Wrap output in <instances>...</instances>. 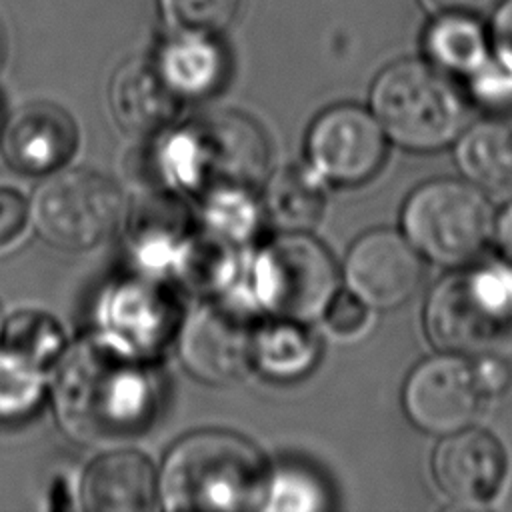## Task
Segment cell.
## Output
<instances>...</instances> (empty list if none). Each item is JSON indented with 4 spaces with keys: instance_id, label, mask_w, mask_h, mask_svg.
<instances>
[{
    "instance_id": "d6986e66",
    "label": "cell",
    "mask_w": 512,
    "mask_h": 512,
    "mask_svg": "<svg viewBox=\"0 0 512 512\" xmlns=\"http://www.w3.org/2000/svg\"><path fill=\"white\" fill-rule=\"evenodd\" d=\"M156 66L176 96L200 98L214 92L226 76L224 50L212 34L180 32L158 54Z\"/></svg>"
},
{
    "instance_id": "603a6c76",
    "label": "cell",
    "mask_w": 512,
    "mask_h": 512,
    "mask_svg": "<svg viewBox=\"0 0 512 512\" xmlns=\"http://www.w3.org/2000/svg\"><path fill=\"white\" fill-rule=\"evenodd\" d=\"M318 356V342L302 322L284 320L254 330L252 362L272 378H298L306 374Z\"/></svg>"
},
{
    "instance_id": "e575fe53",
    "label": "cell",
    "mask_w": 512,
    "mask_h": 512,
    "mask_svg": "<svg viewBox=\"0 0 512 512\" xmlns=\"http://www.w3.org/2000/svg\"><path fill=\"white\" fill-rule=\"evenodd\" d=\"M428 12L444 14V12H458V14H480L486 10H494L500 0H418Z\"/></svg>"
},
{
    "instance_id": "8fae6325",
    "label": "cell",
    "mask_w": 512,
    "mask_h": 512,
    "mask_svg": "<svg viewBox=\"0 0 512 512\" xmlns=\"http://www.w3.org/2000/svg\"><path fill=\"white\" fill-rule=\"evenodd\" d=\"M424 266L418 250L392 230L364 234L346 258L350 290L374 308H396L416 294Z\"/></svg>"
},
{
    "instance_id": "ac0fdd59",
    "label": "cell",
    "mask_w": 512,
    "mask_h": 512,
    "mask_svg": "<svg viewBox=\"0 0 512 512\" xmlns=\"http://www.w3.org/2000/svg\"><path fill=\"white\" fill-rule=\"evenodd\" d=\"M190 232L186 206L168 192H146L132 204L128 238L136 258L148 268L170 266Z\"/></svg>"
},
{
    "instance_id": "8d00e7d4",
    "label": "cell",
    "mask_w": 512,
    "mask_h": 512,
    "mask_svg": "<svg viewBox=\"0 0 512 512\" xmlns=\"http://www.w3.org/2000/svg\"><path fill=\"white\" fill-rule=\"evenodd\" d=\"M0 58H2V38H0Z\"/></svg>"
},
{
    "instance_id": "d4e9b609",
    "label": "cell",
    "mask_w": 512,
    "mask_h": 512,
    "mask_svg": "<svg viewBox=\"0 0 512 512\" xmlns=\"http://www.w3.org/2000/svg\"><path fill=\"white\" fill-rule=\"evenodd\" d=\"M44 394V368L0 346V422L30 416Z\"/></svg>"
},
{
    "instance_id": "52a82bcc",
    "label": "cell",
    "mask_w": 512,
    "mask_h": 512,
    "mask_svg": "<svg viewBox=\"0 0 512 512\" xmlns=\"http://www.w3.org/2000/svg\"><path fill=\"white\" fill-rule=\"evenodd\" d=\"M252 288L270 314L306 322L324 312L338 290V276L320 242L304 232H286L256 256Z\"/></svg>"
},
{
    "instance_id": "f546056e",
    "label": "cell",
    "mask_w": 512,
    "mask_h": 512,
    "mask_svg": "<svg viewBox=\"0 0 512 512\" xmlns=\"http://www.w3.org/2000/svg\"><path fill=\"white\" fill-rule=\"evenodd\" d=\"M474 98L490 110H512V68L490 58L470 74Z\"/></svg>"
},
{
    "instance_id": "44dd1931",
    "label": "cell",
    "mask_w": 512,
    "mask_h": 512,
    "mask_svg": "<svg viewBox=\"0 0 512 512\" xmlns=\"http://www.w3.org/2000/svg\"><path fill=\"white\" fill-rule=\"evenodd\" d=\"M180 284L200 296L226 290L238 272L234 242L214 230L190 232L170 262Z\"/></svg>"
},
{
    "instance_id": "9c48e42d",
    "label": "cell",
    "mask_w": 512,
    "mask_h": 512,
    "mask_svg": "<svg viewBox=\"0 0 512 512\" xmlns=\"http://www.w3.org/2000/svg\"><path fill=\"white\" fill-rule=\"evenodd\" d=\"M474 364L460 354L434 356L418 364L404 386L408 418L430 434L468 428L484 404Z\"/></svg>"
},
{
    "instance_id": "4dcf8cb0",
    "label": "cell",
    "mask_w": 512,
    "mask_h": 512,
    "mask_svg": "<svg viewBox=\"0 0 512 512\" xmlns=\"http://www.w3.org/2000/svg\"><path fill=\"white\" fill-rule=\"evenodd\" d=\"M366 316V302L360 300L352 290H336V294L324 308L326 326L338 336H352L360 332L366 324Z\"/></svg>"
},
{
    "instance_id": "ba28073f",
    "label": "cell",
    "mask_w": 512,
    "mask_h": 512,
    "mask_svg": "<svg viewBox=\"0 0 512 512\" xmlns=\"http://www.w3.org/2000/svg\"><path fill=\"white\" fill-rule=\"evenodd\" d=\"M122 198L102 174L62 170L46 178L32 198L38 232L64 250H86L102 242L118 224Z\"/></svg>"
},
{
    "instance_id": "f1b7e54d",
    "label": "cell",
    "mask_w": 512,
    "mask_h": 512,
    "mask_svg": "<svg viewBox=\"0 0 512 512\" xmlns=\"http://www.w3.org/2000/svg\"><path fill=\"white\" fill-rule=\"evenodd\" d=\"M328 506L324 484L304 468H284L268 482L266 510H322Z\"/></svg>"
},
{
    "instance_id": "3957f363",
    "label": "cell",
    "mask_w": 512,
    "mask_h": 512,
    "mask_svg": "<svg viewBox=\"0 0 512 512\" xmlns=\"http://www.w3.org/2000/svg\"><path fill=\"white\" fill-rule=\"evenodd\" d=\"M266 164L264 134L238 112L194 118L174 130L160 150V166L168 178L202 198L252 192L264 180Z\"/></svg>"
},
{
    "instance_id": "4fadbf2b",
    "label": "cell",
    "mask_w": 512,
    "mask_h": 512,
    "mask_svg": "<svg viewBox=\"0 0 512 512\" xmlns=\"http://www.w3.org/2000/svg\"><path fill=\"white\" fill-rule=\"evenodd\" d=\"M508 458L496 436L484 430L448 434L432 456L438 488L456 504L478 506L490 502L502 488Z\"/></svg>"
},
{
    "instance_id": "8992f818",
    "label": "cell",
    "mask_w": 512,
    "mask_h": 512,
    "mask_svg": "<svg viewBox=\"0 0 512 512\" xmlns=\"http://www.w3.org/2000/svg\"><path fill=\"white\" fill-rule=\"evenodd\" d=\"M410 244L442 266H464L486 246L494 220L480 188L460 180H432L410 194L402 210Z\"/></svg>"
},
{
    "instance_id": "6da1fadb",
    "label": "cell",
    "mask_w": 512,
    "mask_h": 512,
    "mask_svg": "<svg viewBox=\"0 0 512 512\" xmlns=\"http://www.w3.org/2000/svg\"><path fill=\"white\" fill-rule=\"evenodd\" d=\"M62 428L78 442L116 444L150 428L160 384L150 356L102 332L60 358L52 384Z\"/></svg>"
},
{
    "instance_id": "5b68a950",
    "label": "cell",
    "mask_w": 512,
    "mask_h": 512,
    "mask_svg": "<svg viewBox=\"0 0 512 512\" xmlns=\"http://www.w3.org/2000/svg\"><path fill=\"white\" fill-rule=\"evenodd\" d=\"M424 328L452 354H476L512 330V268L488 266L444 278L428 296Z\"/></svg>"
},
{
    "instance_id": "2e32d148",
    "label": "cell",
    "mask_w": 512,
    "mask_h": 512,
    "mask_svg": "<svg viewBox=\"0 0 512 512\" xmlns=\"http://www.w3.org/2000/svg\"><path fill=\"white\" fill-rule=\"evenodd\" d=\"M116 122L130 134L148 136L164 128L178 110V96L156 62L130 60L116 70L108 90Z\"/></svg>"
},
{
    "instance_id": "7c38bea8",
    "label": "cell",
    "mask_w": 512,
    "mask_h": 512,
    "mask_svg": "<svg viewBox=\"0 0 512 512\" xmlns=\"http://www.w3.org/2000/svg\"><path fill=\"white\" fill-rule=\"evenodd\" d=\"M252 342L254 330L238 308L206 304L180 328V358L196 378L224 384L252 362Z\"/></svg>"
},
{
    "instance_id": "836d02e7",
    "label": "cell",
    "mask_w": 512,
    "mask_h": 512,
    "mask_svg": "<svg viewBox=\"0 0 512 512\" xmlns=\"http://www.w3.org/2000/svg\"><path fill=\"white\" fill-rule=\"evenodd\" d=\"M474 364V372L484 396H498L508 390L512 382V368L498 356H480Z\"/></svg>"
},
{
    "instance_id": "9a60e30c",
    "label": "cell",
    "mask_w": 512,
    "mask_h": 512,
    "mask_svg": "<svg viewBox=\"0 0 512 512\" xmlns=\"http://www.w3.org/2000/svg\"><path fill=\"white\" fill-rule=\"evenodd\" d=\"M76 148L72 118L56 104L34 102L18 108L2 132L6 162L24 174L60 168Z\"/></svg>"
},
{
    "instance_id": "277c9868",
    "label": "cell",
    "mask_w": 512,
    "mask_h": 512,
    "mask_svg": "<svg viewBox=\"0 0 512 512\" xmlns=\"http://www.w3.org/2000/svg\"><path fill=\"white\" fill-rule=\"evenodd\" d=\"M372 108L382 130L400 146L432 152L462 132L468 106L448 72L422 60L384 68L372 86Z\"/></svg>"
},
{
    "instance_id": "1f68e13d",
    "label": "cell",
    "mask_w": 512,
    "mask_h": 512,
    "mask_svg": "<svg viewBox=\"0 0 512 512\" xmlns=\"http://www.w3.org/2000/svg\"><path fill=\"white\" fill-rule=\"evenodd\" d=\"M30 208L14 188L0 186V248L16 242L26 230Z\"/></svg>"
},
{
    "instance_id": "e0dca14e",
    "label": "cell",
    "mask_w": 512,
    "mask_h": 512,
    "mask_svg": "<svg viewBox=\"0 0 512 512\" xmlns=\"http://www.w3.org/2000/svg\"><path fill=\"white\" fill-rule=\"evenodd\" d=\"M156 494L150 462L132 450H116L100 456L86 472L82 502L94 512L148 510Z\"/></svg>"
},
{
    "instance_id": "ffe728a7",
    "label": "cell",
    "mask_w": 512,
    "mask_h": 512,
    "mask_svg": "<svg viewBox=\"0 0 512 512\" xmlns=\"http://www.w3.org/2000/svg\"><path fill=\"white\" fill-rule=\"evenodd\" d=\"M460 172L480 190L504 194L512 190V126L500 120L478 122L456 146Z\"/></svg>"
},
{
    "instance_id": "d6a6232c",
    "label": "cell",
    "mask_w": 512,
    "mask_h": 512,
    "mask_svg": "<svg viewBox=\"0 0 512 512\" xmlns=\"http://www.w3.org/2000/svg\"><path fill=\"white\" fill-rule=\"evenodd\" d=\"M488 38L496 60L512 68V0H500L494 6Z\"/></svg>"
},
{
    "instance_id": "7a4b0ae2",
    "label": "cell",
    "mask_w": 512,
    "mask_h": 512,
    "mask_svg": "<svg viewBox=\"0 0 512 512\" xmlns=\"http://www.w3.org/2000/svg\"><path fill=\"white\" fill-rule=\"evenodd\" d=\"M268 482L266 462L250 442L204 430L170 450L158 490L168 510H252L264 506Z\"/></svg>"
},
{
    "instance_id": "30bf717a",
    "label": "cell",
    "mask_w": 512,
    "mask_h": 512,
    "mask_svg": "<svg viewBox=\"0 0 512 512\" xmlns=\"http://www.w3.org/2000/svg\"><path fill=\"white\" fill-rule=\"evenodd\" d=\"M308 154L314 168L328 180L358 184L374 176L384 162V130L358 106H334L312 124Z\"/></svg>"
},
{
    "instance_id": "4316f807",
    "label": "cell",
    "mask_w": 512,
    "mask_h": 512,
    "mask_svg": "<svg viewBox=\"0 0 512 512\" xmlns=\"http://www.w3.org/2000/svg\"><path fill=\"white\" fill-rule=\"evenodd\" d=\"M208 228L238 244L250 238L258 226V206L252 192H222L204 198Z\"/></svg>"
},
{
    "instance_id": "484cf974",
    "label": "cell",
    "mask_w": 512,
    "mask_h": 512,
    "mask_svg": "<svg viewBox=\"0 0 512 512\" xmlns=\"http://www.w3.org/2000/svg\"><path fill=\"white\" fill-rule=\"evenodd\" d=\"M64 338L58 324L42 314L24 310L12 314L2 328V348L44 368L62 350Z\"/></svg>"
},
{
    "instance_id": "7402d4cb",
    "label": "cell",
    "mask_w": 512,
    "mask_h": 512,
    "mask_svg": "<svg viewBox=\"0 0 512 512\" xmlns=\"http://www.w3.org/2000/svg\"><path fill=\"white\" fill-rule=\"evenodd\" d=\"M488 48L490 38L474 14H434L424 32L428 62L448 74L470 76L490 58Z\"/></svg>"
},
{
    "instance_id": "d590c367",
    "label": "cell",
    "mask_w": 512,
    "mask_h": 512,
    "mask_svg": "<svg viewBox=\"0 0 512 512\" xmlns=\"http://www.w3.org/2000/svg\"><path fill=\"white\" fill-rule=\"evenodd\" d=\"M492 232L498 252L512 266V202H508L504 210L498 214Z\"/></svg>"
},
{
    "instance_id": "cb8c5ba5",
    "label": "cell",
    "mask_w": 512,
    "mask_h": 512,
    "mask_svg": "<svg viewBox=\"0 0 512 512\" xmlns=\"http://www.w3.org/2000/svg\"><path fill=\"white\" fill-rule=\"evenodd\" d=\"M264 204L268 216L284 232H304L320 220L324 194L316 174L300 166H288L270 176Z\"/></svg>"
},
{
    "instance_id": "5bb4252c",
    "label": "cell",
    "mask_w": 512,
    "mask_h": 512,
    "mask_svg": "<svg viewBox=\"0 0 512 512\" xmlns=\"http://www.w3.org/2000/svg\"><path fill=\"white\" fill-rule=\"evenodd\" d=\"M102 324L104 332L152 356L180 330V308L166 286L130 278L118 282L106 296Z\"/></svg>"
},
{
    "instance_id": "83f0119b",
    "label": "cell",
    "mask_w": 512,
    "mask_h": 512,
    "mask_svg": "<svg viewBox=\"0 0 512 512\" xmlns=\"http://www.w3.org/2000/svg\"><path fill=\"white\" fill-rule=\"evenodd\" d=\"M166 22L180 32L216 34L228 28L240 0H158Z\"/></svg>"
}]
</instances>
